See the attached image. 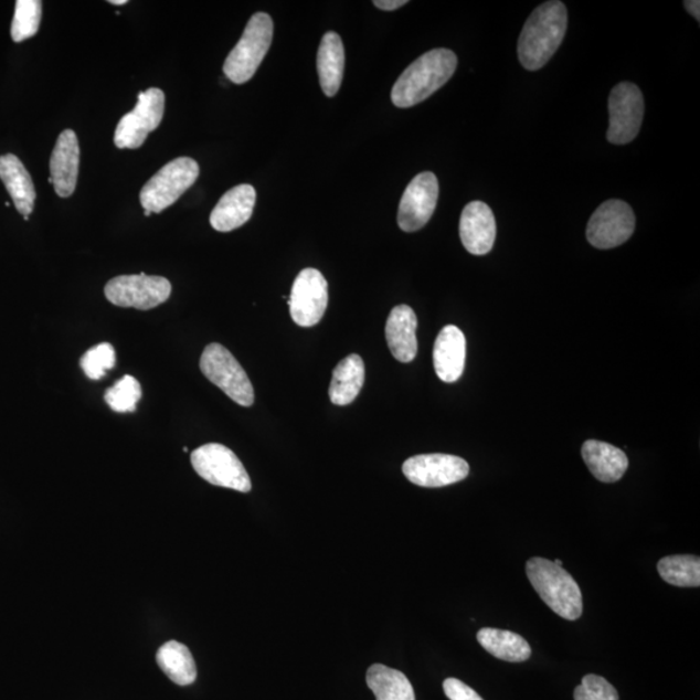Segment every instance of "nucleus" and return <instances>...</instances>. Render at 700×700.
<instances>
[{
  "instance_id": "f03ea898",
  "label": "nucleus",
  "mask_w": 700,
  "mask_h": 700,
  "mask_svg": "<svg viewBox=\"0 0 700 700\" xmlns=\"http://www.w3.org/2000/svg\"><path fill=\"white\" fill-rule=\"evenodd\" d=\"M457 64V55L446 49L432 50L416 59L392 88L394 106L411 108L428 99L453 77Z\"/></svg>"
},
{
  "instance_id": "ddd939ff",
  "label": "nucleus",
  "mask_w": 700,
  "mask_h": 700,
  "mask_svg": "<svg viewBox=\"0 0 700 700\" xmlns=\"http://www.w3.org/2000/svg\"><path fill=\"white\" fill-rule=\"evenodd\" d=\"M406 479L423 488H442L465 480L470 466L450 454H421L402 465Z\"/></svg>"
},
{
  "instance_id": "20e7f679",
  "label": "nucleus",
  "mask_w": 700,
  "mask_h": 700,
  "mask_svg": "<svg viewBox=\"0 0 700 700\" xmlns=\"http://www.w3.org/2000/svg\"><path fill=\"white\" fill-rule=\"evenodd\" d=\"M274 22L269 14L258 12L253 14L240 42L230 52L223 73L236 85L248 82L263 63L272 46Z\"/></svg>"
},
{
  "instance_id": "2eb2a0df",
  "label": "nucleus",
  "mask_w": 700,
  "mask_h": 700,
  "mask_svg": "<svg viewBox=\"0 0 700 700\" xmlns=\"http://www.w3.org/2000/svg\"><path fill=\"white\" fill-rule=\"evenodd\" d=\"M496 234V219L490 206L482 201H473L465 206L459 221V236L471 255H488L494 248Z\"/></svg>"
},
{
  "instance_id": "423d86ee",
  "label": "nucleus",
  "mask_w": 700,
  "mask_h": 700,
  "mask_svg": "<svg viewBox=\"0 0 700 700\" xmlns=\"http://www.w3.org/2000/svg\"><path fill=\"white\" fill-rule=\"evenodd\" d=\"M200 370L208 381L218 385L236 404L248 407L255 402V391L247 372L225 347L218 342L208 346L201 354Z\"/></svg>"
},
{
  "instance_id": "1a4fd4ad",
  "label": "nucleus",
  "mask_w": 700,
  "mask_h": 700,
  "mask_svg": "<svg viewBox=\"0 0 700 700\" xmlns=\"http://www.w3.org/2000/svg\"><path fill=\"white\" fill-rule=\"evenodd\" d=\"M104 294L116 307L150 310L169 299L171 285L156 275H120L107 283Z\"/></svg>"
},
{
  "instance_id": "c756f323",
  "label": "nucleus",
  "mask_w": 700,
  "mask_h": 700,
  "mask_svg": "<svg viewBox=\"0 0 700 700\" xmlns=\"http://www.w3.org/2000/svg\"><path fill=\"white\" fill-rule=\"evenodd\" d=\"M79 364L88 379H92V381H100V379L107 374L108 370L115 368V348L112 347L109 342H102V344L88 349L87 352L82 356Z\"/></svg>"
},
{
  "instance_id": "aec40b11",
  "label": "nucleus",
  "mask_w": 700,
  "mask_h": 700,
  "mask_svg": "<svg viewBox=\"0 0 700 700\" xmlns=\"http://www.w3.org/2000/svg\"><path fill=\"white\" fill-rule=\"evenodd\" d=\"M581 454H583L585 464L594 478L602 482L619 481L628 470L627 454L614 445L587 441L584 443Z\"/></svg>"
},
{
  "instance_id": "9d476101",
  "label": "nucleus",
  "mask_w": 700,
  "mask_h": 700,
  "mask_svg": "<svg viewBox=\"0 0 700 700\" xmlns=\"http://www.w3.org/2000/svg\"><path fill=\"white\" fill-rule=\"evenodd\" d=\"M609 128L607 139L613 145H628L635 140L644 121L645 102L639 88L622 82L609 94Z\"/></svg>"
},
{
  "instance_id": "5701e85b",
  "label": "nucleus",
  "mask_w": 700,
  "mask_h": 700,
  "mask_svg": "<svg viewBox=\"0 0 700 700\" xmlns=\"http://www.w3.org/2000/svg\"><path fill=\"white\" fill-rule=\"evenodd\" d=\"M364 383V363L360 356L350 354L332 372L329 396L333 405L346 406L359 396Z\"/></svg>"
},
{
  "instance_id": "412c9836",
  "label": "nucleus",
  "mask_w": 700,
  "mask_h": 700,
  "mask_svg": "<svg viewBox=\"0 0 700 700\" xmlns=\"http://www.w3.org/2000/svg\"><path fill=\"white\" fill-rule=\"evenodd\" d=\"M0 180L13 200L17 210L28 221L34 210L36 192L31 174L18 156H0Z\"/></svg>"
},
{
  "instance_id": "f257e3e1",
  "label": "nucleus",
  "mask_w": 700,
  "mask_h": 700,
  "mask_svg": "<svg viewBox=\"0 0 700 700\" xmlns=\"http://www.w3.org/2000/svg\"><path fill=\"white\" fill-rule=\"evenodd\" d=\"M569 14L562 2L538 7L526 21L518 42V56L527 71H539L560 49L568 32Z\"/></svg>"
},
{
  "instance_id": "7c9ffc66",
  "label": "nucleus",
  "mask_w": 700,
  "mask_h": 700,
  "mask_svg": "<svg viewBox=\"0 0 700 700\" xmlns=\"http://www.w3.org/2000/svg\"><path fill=\"white\" fill-rule=\"evenodd\" d=\"M575 700H619V692L606 679L586 675L573 692Z\"/></svg>"
},
{
  "instance_id": "4468645a",
  "label": "nucleus",
  "mask_w": 700,
  "mask_h": 700,
  "mask_svg": "<svg viewBox=\"0 0 700 700\" xmlns=\"http://www.w3.org/2000/svg\"><path fill=\"white\" fill-rule=\"evenodd\" d=\"M438 181L431 171H423L409 183L402 195L397 222L405 233H414L426 226L436 210Z\"/></svg>"
},
{
  "instance_id": "c85d7f7f",
  "label": "nucleus",
  "mask_w": 700,
  "mask_h": 700,
  "mask_svg": "<svg viewBox=\"0 0 700 700\" xmlns=\"http://www.w3.org/2000/svg\"><path fill=\"white\" fill-rule=\"evenodd\" d=\"M141 399V386L136 378L125 375L104 394L107 405L116 413L136 412Z\"/></svg>"
},
{
  "instance_id": "a878e982",
  "label": "nucleus",
  "mask_w": 700,
  "mask_h": 700,
  "mask_svg": "<svg viewBox=\"0 0 700 700\" xmlns=\"http://www.w3.org/2000/svg\"><path fill=\"white\" fill-rule=\"evenodd\" d=\"M367 681L376 700H415L413 685L397 669L383 665L371 666Z\"/></svg>"
},
{
  "instance_id": "a211bd4d",
  "label": "nucleus",
  "mask_w": 700,
  "mask_h": 700,
  "mask_svg": "<svg viewBox=\"0 0 700 700\" xmlns=\"http://www.w3.org/2000/svg\"><path fill=\"white\" fill-rule=\"evenodd\" d=\"M466 363V338L456 326H446L438 333L434 347V367L445 383L459 381Z\"/></svg>"
},
{
  "instance_id": "dca6fc26",
  "label": "nucleus",
  "mask_w": 700,
  "mask_h": 700,
  "mask_svg": "<svg viewBox=\"0 0 700 700\" xmlns=\"http://www.w3.org/2000/svg\"><path fill=\"white\" fill-rule=\"evenodd\" d=\"M79 169V145L76 132L64 130L59 136L54 152L51 155V183L61 198H70L76 190Z\"/></svg>"
},
{
  "instance_id": "b1692460",
  "label": "nucleus",
  "mask_w": 700,
  "mask_h": 700,
  "mask_svg": "<svg viewBox=\"0 0 700 700\" xmlns=\"http://www.w3.org/2000/svg\"><path fill=\"white\" fill-rule=\"evenodd\" d=\"M478 643L490 655L497 659L509 662H521L531 658L532 649L530 644L510 630L496 628H482L476 635Z\"/></svg>"
},
{
  "instance_id": "f3484780",
  "label": "nucleus",
  "mask_w": 700,
  "mask_h": 700,
  "mask_svg": "<svg viewBox=\"0 0 700 700\" xmlns=\"http://www.w3.org/2000/svg\"><path fill=\"white\" fill-rule=\"evenodd\" d=\"M256 204V190L251 184H240L221 198L211 214V225L220 233L240 229L252 218Z\"/></svg>"
},
{
  "instance_id": "6e6552de",
  "label": "nucleus",
  "mask_w": 700,
  "mask_h": 700,
  "mask_svg": "<svg viewBox=\"0 0 700 700\" xmlns=\"http://www.w3.org/2000/svg\"><path fill=\"white\" fill-rule=\"evenodd\" d=\"M166 94L160 88L151 87L138 95V103L130 114L125 115L117 125L115 145L120 150H137L145 145L148 134L159 128Z\"/></svg>"
},
{
  "instance_id": "393cba45",
  "label": "nucleus",
  "mask_w": 700,
  "mask_h": 700,
  "mask_svg": "<svg viewBox=\"0 0 700 700\" xmlns=\"http://www.w3.org/2000/svg\"><path fill=\"white\" fill-rule=\"evenodd\" d=\"M156 660H158L162 672L180 687H189L195 682L197 665L188 646L177 643V640H169L160 647Z\"/></svg>"
},
{
  "instance_id": "473e14b6",
  "label": "nucleus",
  "mask_w": 700,
  "mask_h": 700,
  "mask_svg": "<svg viewBox=\"0 0 700 700\" xmlns=\"http://www.w3.org/2000/svg\"><path fill=\"white\" fill-rule=\"evenodd\" d=\"M372 3L383 11L399 10L402 6L407 4L406 0H374Z\"/></svg>"
},
{
  "instance_id": "72a5a7b5",
  "label": "nucleus",
  "mask_w": 700,
  "mask_h": 700,
  "mask_svg": "<svg viewBox=\"0 0 700 700\" xmlns=\"http://www.w3.org/2000/svg\"><path fill=\"white\" fill-rule=\"evenodd\" d=\"M685 9H687L691 17L696 18L697 21L700 20V3L698 0H688V2H685Z\"/></svg>"
},
{
  "instance_id": "4be33fe9",
  "label": "nucleus",
  "mask_w": 700,
  "mask_h": 700,
  "mask_svg": "<svg viewBox=\"0 0 700 700\" xmlns=\"http://www.w3.org/2000/svg\"><path fill=\"white\" fill-rule=\"evenodd\" d=\"M344 66L346 51L340 35L335 32L326 33L318 49L317 70L320 87L329 98L339 92Z\"/></svg>"
},
{
  "instance_id": "f704fd0d",
  "label": "nucleus",
  "mask_w": 700,
  "mask_h": 700,
  "mask_svg": "<svg viewBox=\"0 0 700 700\" xmlns=\"http://www.w3.org/2000/svg\"><path fill=\"white\" fill-rule=\"evenodd\" d=\"M109 3L115 6H124L128 3V0H109Z\"/></svg>"
},
{
  "instance_id": "9b49d317",
  "label": "nucleus",
  "mask_w": 700,
  "mask_h": 700,
  "mask_svg": "<svg viewBox=\"0 0 700 700\" xmlns=\"http://www.w3.org/2000/svg\"><path fill=\"white\" fill-rule=\"evenodd\" d=\"M636 215L622 200H608L598 206L587 223L586 237L593 247L611 250L629 241L635 233Z\"/></svg>"
},
{
  "instance_id": "2f4dec72",
  "label": "nucleus",
  "mask_w": 700,
  "mask_h": 700,
  "mask_svg": "<svg viewBox=\"0 0 700 700\" xmlns=\"http://www.w3.org/2000/svg\"><path fill=\"white\" fill-rule=\"evenodd\" d=\"M443 687L450 700H484L473 688L457 679H446Z\"/></svg>"
},
{
  "instance_id": "39448f33",
  "label": "nucleus",
  "mask_w": 700,
  "mask_h": 700,
  "mask_svg": "<svg viewBox=\"0 0 700 700\" xmlns=\"http://www.w3.org/2000/svg\"><path fill=\"white\" fill-rule=\"evenodd\" d=\"M200 173L198 162L180 158L161 168L140 191V204L148 213H161L192 188Z\"/></svg>"
},
{
  "instance_id": "bb28decb",
  "label": "nucleus",
  "mask_w": 700,
  "mask_h": 700,
  "mask_svg": "<svg viewBox=\"0 0 700 700\" xmlns=\"http://www.w3.org/2000/svg\"><path fill=\"white\" fill-rule=\"evenodd\" d=\"M658 572L667 584L680 587H699L700 558L697 555H670L658 562Z\"/></svg>"
},
{
  "instance_id": "f8f14e48",
  "label": "nucleus",
  "mask_w": 700,
  "mask_h": 700,
  "mask_svg": "<svg viewBox=\"0 0 700 700\" xmlns=\"http://www.w3.org/2000/svg\"><path fill=\"white\" fill-rule=\"evenodd\" d=\"M329 304V285L322 273L304 269L297 275L288 299L290 317L300 327H312L322 320Z\"/></svg>"
},
{
  "instance_id": "7ed1b4c3",
  "label": "nucleus",
  "mask_w": 700,
  "mask_h": 700,
  "mask_svg": "<svg viewBox=\"0 0 700 700\" xmlns=\"http://www.w3.org/2000/svg\"><path fill=\"white\" fill-rule=\"evenodd\" d=\"M527 577L541 600L565 621L575 622L583 615V593L570 573L561 565L534 556L526 564Z\"/></svg>"
},
{
  "instance_id": "0eeeda50",
  "label": "nucleus",
  "mask_w": 700,
  "mask_h": 700,
  "mask_svg": "<svg viewBox=\"0 0 700 700\" xmlns=\"http://www.w3.org/2000/svg\"><path fill=\"white\" fill-rule=\"evenodd\" d=\"M191 464L200 478L212 486L248 494L252 482L240 458L227 446L206 444L191 454Z\"/></svg>"
},
{
  "instance_id": "c9c22d12",
  "label": "nucleus",
  "mask_w": 700,
  "mask_h": 700,
  "mask_svg": "<svg viewBox=\"0 0 700 700\" xmlns=\"http://www.w3.org/2000/svg\"><path fill=\"white\" fill-rule=\"evenodd\" d=\"M554 563H555L556 565H561V568H562V564H563V563H562V561H561V560H556V561H554Z\"/></svg>"
},
{
  "instance_id": "cd10ccee",
  "label": "nucleus",
  "mask_w": 700,
  "mask_h": 700,
  "mask_svg": "<svg viewBox=\"0 0 700 700\" xmlns=\"http://www.w3.org/2000/svg\"><path fill=\"white\" fill-rule=\"evenodd\" d=\"M41 20V0H18L11 26L13 42L32 39L40 31Z\"/></svg>"
},
{
  "instance_id": "6ab92c4d",
  "label": "nucleus",
  "mask_w": 700,
  "mask_h": 700,
  "mask_svg": "<svg viewBox=\"0 0 700 700\" xmlns=\"http://www.w3.org/2000/svg\"><path fill=\"white\" fill-rule=\"evenodd\" d=\"M416 327L418 319L407 305H399L393 308L385 325V339L389 342L394 359L402 363L415 360L418 353V340H416Z\"/></svg>"
}]
</instances>
